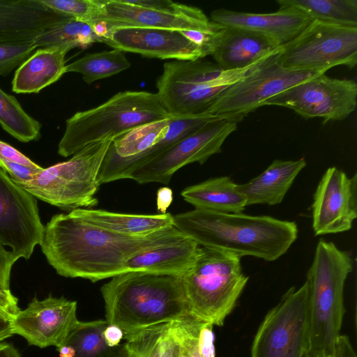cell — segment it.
<instances>
[{"label": "cell", "mask_w": 357, "mask_h": 357, "mask_svg": "<svg viewBox=\"0 0 357 357\" xmlns=\"http://www.w3.org/2000/svg\"><path fill=\"white\" fill-rule=\"evenodd\" d=\"M186 238L174 226L143 236H124L69 213L52 216L40 245L59 275L96 282L128 272L127 261L140 252Z\"/></svg>", "instance_id": "obj_1"}, {"label": "cell", "mask_w": 357, "mask_h": 357, "mask_svg": "<svg viewBox=\"0 0 357 357\" xmlns=\"http://www.w3.org/2000/svg\"><path fill=\"white\" fill-rule=\"evenodd\" d=\"M173 225L202 247L268 261L285 254L298 236L295 222L198 208L173 215Z\"/></svg>", "instance_id": "obj_2"}, {"label": "cell", "mask_w": 357, "mask_h": 357, "mask_svg": "<svg viewBox=\"0 0 357 357\" xmlns=\"http://www.w3.org/2000/svg\"><path fill=\"white\" fill-rule=\"evenodd\" d=\"M106 321L119 327L125 340L150 326L193 316L181 276L129 271L100 288Z\"/></svg>", "instance_id": "obj_3"}, {"label": "cell", "mask_w": 357, "mask_h": 357, "mask_svg": "<svg viewBox=\"0 0 357 357\" xmlns=\"http://www.w3.org/2000/svg\"><path fill=\"white\" fill-rule=\"evenodd\" d=\"M353 268L347 252L332 242H318L306 278L310 291L308 350L314 357L331 354L341 335L344 284Z\"/></svg>", "instance_id": "obj_4"}, {"label": "cell", "mask_w": 357, "mask_h": 357, "mask_svg": "<svg viewBox=\"0 0 357 357\" xmlns=\"http://www.w3.org/2000/svg\"><path fill=\"white\" fill-rule=\"evenodd\" d=\"M170 116L156 93L119 92L104 103L69 118L59 143L58 153L68 157L90 144Z\"/></svg>", "instance_id": "obj_5"}, {"label": "cell", "mask_w": 357, "mask_h": 357, "mask_svg": "<svg viewBox=\"0 0 357 357\" xmlns=\"http://www.w3.org/2000/svg\"><path fill=\"white\" fill-rule=\"evenodd\" d=\"M268 59L245 68L227 70L203 59L167 62L156 82V94L171 116H204L223 90L255 71Z\"/></svg>", "instance_id": "obj_6"}, {"label": "cell", "mask_w": 357, "mask_h": 357, "mask_svg": "<svg viewBox=\"0 0 357 357\" xmlns=\"http://www.w3.org/2000/svg\"><path fill=\"white\" fill-rule=\"evenodd\" d=\"M181 278L193 317L213 326L224 324L249 279L242 271L240 257L204 247Z\"/></svg>", "instance_id": "obj_7"}, {"label": "cell", "mask_w": 357, "mask_h": 357, "mask_svg": "<svg viewBox=\"0 0 357 357\" xmlns=\"http://www.w3.org/2000/svg\"><path fill=\"white\" fill-rule=\"evenodd\" d=\"M214 118L216 116H170L114 137L98 174L99 184L129 178L135 169L151 162Z\"/></svg>", "instance_id": "obj_8"}, {"label": "cell", "mask_w": 357, "mask_h": 357, "mask_svg": "<svg viewBox=\"0 0 357 357\" xmlns=\"http://www.w3.org/2000/svg\"><path fill=\"white\" fill-rule=\"evenodd\" d=\"M113 138L90 144L67 161L44 169L20 186L36 198L63 210L93 207L100 184L98 174Z\"/></svg>", "instance_id": "obj_9"}, {"label": "cell", "mask_w": 357, "mask_h": 357, "mask_svg": "<svg viewBox=\"0 0 357 357\" xmlns=\"http://www.w3.org/2000/svg\"><path fill=\"white\" fill-rule=\"evenodd\" d=\"M309 294L307 280L287 290L259 325L250 357H301L309 349Z\"/></svg>", "instance_id": "obj_10"}, {"label": "cell", "mask_w": 357, "mask_h": 357, "mask_svg": "<svg viewBox=\"0 0 357 357\" xmlns=\"http://www.w3.org/2000/svg\"><path fill=\"white\" fill-rule=\"evenodd\" d=\"M281 65L290 70L327 71L357 63V26L312 20L292 40L282 45Z\"/></svg>", "instance_id": "obj_11"}, {"label": "cell", "mask_w": 357, "mask_h": 357, "mask_svg": "<svg viewBox=\"0 0 357 357\" xmlns=\"http://www.w3.org/2000/svg\"><path fill=\"white\" fill-rule=\"evenodd\" d=\"M282 50V47H281ZM281 50L257 69L223 90L213 101L204 116L234 119L239 122L264 102L323 70H290L280 61Z\"/></svg>", "instance_id": "obj_12"}, {"label": "cell", "mask_w": 357, "mask_h": 357, "mask_svg": "<svg viewBox=\"0 0 357 357\" xmlns=\"http://www.w3.org/2000/svg\"><path fill=\"white\" fill-rule=\"evenodd\" d=\"M99 3L100 11L95 23L102 24L106 31L144 27L213 32L222 27L200 8L170 0H99Z\"/></svg>", "instance_id": "obj_13"}, {"label": "cell", "mask_w": 357, "mask_h": 357, "mask_svg": "<svg viewBox=\"0 0 357 357\" xmlns=\"http://www.w3.org/2000/svg\"><path fill=\"white\" fill-rule=\"evenodd\" d=\"M239 121L218 116L181 139L151 162L135 169L129 178L140 184L167 185L174 174L192 162L204 164L211 155L221 152L226 139L235 131Z\"/></svg>", "instance_id": "obj_14"}, {"label": "cell", "mask_w": 357, "mask_h": 357, "mask_svg": "<svg viewBox=\"0 0 357 357\" xmlns=\"http://www.w3.org/2000/svg\"><path fill=\"white\" fill-rule=\"evenodd\" d=\"M357 84L353 79L321 74L300 82L268 99L265 105L294 110L304 119L321 118L324 123L347 119L355 110Z\"/></svg>", "instance_id": "obj_15"}, {"label": "cell", "mask_w": 357, "mask_h": 357, "mask_svg": "<svg viewBox=\"0 0 357 357\" xmlns=\"http://www.w3.org/2000/svg\"><path fill=\"white\" fill-rule=\"evenodd\" d=\"M44 227L36 197L0 169V241L17 259H29Z\"/></svg>", "instance_id": "obj_16"}, {"label": "cell", "mask_w": 357, "mask_h": 357, "mask_svg": "<svg viewBox=\"0 0 357 357\" xmlns=\"http://www.w3.org/2000/svg\"><path fill=\"white\" fill-rule=\"evenodd\" d=\"M357 176L335 167L323 174L314 194L312 228L316 236L349 230L357 217Z\"/></svg>", "instance_id": "obj_17"}, {"label": "cell", "mask_w": 357, "mask_h": 357, "mask_svg": "<svg viewBox=\"0 0 357 357\" xmlns=\"http://www.w3.org/2000/svg\"><path fill=\"white\" fill-rule=\"evenodd\" d=\"M76 311L77 302L64 297L34 298L13 316V334L22 336L30 345L57 348L78 322Z\"/></svg>", "instance_id": "obj_18"}, {"label": "cell", "mask_w": 357, "mask_h": 357, "mask_svg": "<svg viewBox=\"0 0 357 357\" xmlns=\"http://www.w3.org/2000/svg\"><path fill=\"white\" fill-rule=\"evenodd\" d=\"M103 43L124 52L162 59L196 60L202 49L181 31L144 27L115 28L107 31Z\"/></svg>", "instance_id": "obj_19"}, {"label": "cell", "mask_w": 357, "mask_h": 357, "mask_svg": "<svg viewBox=\"0 0 357 357\" xmlns=\"http://www.w3.org/2000/svg\"><path fill=\"white\" fill-rule=\"evenodd\" d=\"M210 20L222 26L248 30L264 36L279 46L295 38L312 21L301 10L280 7L271 13L237 12L225 8L214 10Z\"/></svg>", "instance_id": "obj_20"}, {"label": "cell", "mask_w": 357, "mask_h": 357, "mask_svg": "<svg viewBox=\"0 0 357 357\" xmlns=\"http://www.w3.org/2000/svg\"><path fill=\"white\" fill-rule=\"evenodd\" d=\"M281 47L257 33L222 26L217 34L211 56L223 70L242 69L277 54Z\"/></svg>", "instance_id": "obj_21"}, {"label": "cell", "mask_w": 357, "mask_h": 357, "mask_svg": "<svg viewBox=\"0 0 357 357\" xmlns=\"http://www.w3.org/2000/svg\"><path fill=\"white\" fill-rule=\"evenodd\" d=\"M64 17L38 0H0V42L33 40Z\"/></svg>", "instance_id": "obj_22"}, {"label": "cell", "mask_w": 357, "mask_h": 357, "mask_svg": "<svg viewBox=\"0 0 357 357\" xmlns=\"http://www.w3.org/2000/svg\"><path fill=\"white\" fill-rule=\"evenodd\" d=\"M196 317L156 324L125 339L128 357H181L186 335Z\"/></svg>", "instance_id": "obj_23"}, {"label": "cell", "mask_w": 357, "mask_h": 357, "mask_svg": "<svg viewBox=\"0 0 357 357\" xmlns=\"http://www.w3.org/2000/svg\"><path fill=\"white\" fill-rule=\"evenodd\" d=\"M202 247L194 240H184L169 245L140 252L126 263L128 272L182 276L190 270L201 255Z\"/></svg>", "instance_id": "obj_24"}, {"label": "cell", "mask_w": 357, "mask_h": 357, "mask_svg": "<svg viewBox=\"0 0 357 357\" xmlns=\"http://www.w3.org/2000/svg\"><path fill=\"white\" fill-rule=\"evenodd\" d=\"M306 166L304 158L296 160H275L259 175L248 182L237 185L246 204H280L297 175Z\"/></svg>", "instance_id": "obj_25"}, {"label": "cell", "mask_w": 357, "mask_h": 357, "mask_svg": "<svg viewBox=\"0 0 357 357\" xmlns=\"http://www.w3.org/2000/svg\"><path fill=\"white\" fill-rule=\"evenodd\" d=\"M66 48H38L15 71L12 81L17 93H37L66 73Z\"/></svg>", "instance_id": "obj_26"}, {"label": "cell", "mask_w": 357, "mask_h": 357, "mask_svg": "<svg viewBox=\"0 0 357 357\" xmlns=\"http://www.w3.org/2000/svg\"><path fill=\"white\" fill-rule=\"evenodd\" d=\"M72 215L109 231L129 236L151 234L173 225V215L160 214H128L100 209L77 208Z\"/></svg>", "instance_id": "obj_27"}, {"label": "cell", "mask_w": 357, "mask_h": 357, "mask_svg": "<svg viewBox=\"0 0 357 357\" xmlns=\"http://www.w3.org/2000/svg\"><path fill=\"white\" fill-rule=\"evenodd\" d=\"M229 176L213 178L188 186L181 192L195 208L219 213H239L247 206L245 197Z\"/></svg>", "instance_id": "obj_28"}, {"label": "cell", "mask_w": 357, "mask_h": 357, "mask_svg": "<svg viewBox=\"0 0 357 357\" xmlns=\"http://www.w3.org/2000/svg\"><path fill=\"white\" fill-rule=\"evenodd\" d=\"M105 33L100 24L64 17L37 35L33 43L37 48L85 49L94 43H103Z\"/></svg>", "instance_id": "obj_29"}, {"label": "cell", "mask_w": 357, "mask_h": 357, "mask_svg": "<svg viewBox=\"0 0 357 357\" xmlns=\"http://www.w3.org/2000/svg\"><path fill=\"white\" fill-rule=\"evenodd\" d=\"M108 325L109 323L102 319L78 321L62 344L73 349L74 357H128L126 342L116 347L107 344L104 331Z\"/></svg>", "instance_id": "obj_30"}, {"label": "cell", "mask_w": 357, "mask_h": 357, "mask_svg": "<svg viewBox=\"0 0 357 357\" xmlns=\"http://www.w3.org/2000/svg\"><path fill=\"white\" fill-rule=\"evenodd\" d=\"M280 7L296 8L312 20L357 26V0H278Z\"/></svg>", "instance_id": "obj_31"}, {"label": "cell", "mask_w": 357, "mask_h": 357, "mask_svg": "<svg viewBox=\"0 0 357 357\" xmlns=\"http://www.w3.org/2000/svg\"><path fill=\"white\" fill-rule=\"evenodd\" d=\"M131 63L125 52L114 49L110 51L86 54L66 66V73H77L86 84L116 75L128 68Z\"/></svg>", "instance_id": "obj_32"}, {"label": "cell", "mask_w": 357, "mask_h": 357, "mask_svg": "<svg viewBox=\"0 0 357 357\" xmlns=\"http://www.w3.org/2000/svg\"><path fill=\"white\" fill-rule=\"evenodd\" d=\"M0 125L20 142L40 137V123L29 116L13 96L0 88Z\"/></svg>", "instance_id": "obj_33"}, {"label": "cell", "mask_w": 357, "mask_h": 357, "mask_svg": "<svg viewBox=\"0 0 357 357\" xmlns=\"http://www.w3.org/2000/svg\"><path fill=\"white\" fill-rule=\"evenodd\" d=\"M47 8L79 21L95 23L100 6L99 0H38Z\"/></svg>", "instance_id": "obj_34"}, {"label": "cell", "mask_w": 357, "mask_h": 357, "mask_svg": "<svg viewBox=\"0 0 357 357\" xmlns=\"http://www.w3.org/2000/svg\"><path fill=\"white\" fill-rule=\"evenodd\" d=\"M37 49L33 40L0 42V76L7 75L19 67Z\"/></svg>", "instance_id": "obj_35"}, {"label": "cell", "mask_w": 357, "mask_h": 357, "mask_svg": "<svg viewBox=\"0 0 357 357\" xmlns=\"http://www.w3.org/2000/svg\"><path fill=\"white\" fill-rule=\"evenodd\" d=\"M1 169L18 185L32 180L43 168L32 169L23 165L0 160Z\"/></svg>", "instance_id": "obj_36"}, {"label": "cell", "mask_w": 357, "mask_h": 357, "mask_svg": "<svg viewBox=\"0 0 357 357\" xmlns=\"http://www.w3.org/2000/svg\"><path fill=\"white\" fill-rule=\"evenodd\" d=\"M206 323L197 318L193 321L184 340L181 357H201L199 338L201 329Z\"/></svg>", "instance_id": "obj_37"}, {"label": "cell", "mask_w": 357, "mask_h": 357, "mask_svg": "<svg viewBox=\"0 0 357 357\" xmlns=\"http://www.w3.org/2000/svg\"><path fill=\"white\" fill-rule=\"evenodd\" d=\"M17 259L0 241V289L10 291V276L13 265Z\"/></svg>", "instance_id": "obj_38"}, {"label": "cell", "mask_w": 357, "mask_h": 357, "mask_svg": "<svg viewBox=\"0 0 357 357\" xmlns=\"http://www.w3.org/2000/svg\"><path fill=\"white\" fill-rule=\"evenodd\" d=\"M0 160L19 163L32 169L42 168L8 144L0 141Z\"/></svg>", "instance_id": "obj_39"}, {"label": "cell", "mask_w": 357, "mask_h": 357, "mask_svg": "<svg viewBox=\"0 0 357 357\" xmlns=\"http://www.w3.org/2000/svg\"><path fill=\"white\" fill-rule=\"evenodd\" d=\"M319 357H357V355L349 337L347 335H341L337 339L333 353Z\"/></svg>", "instance_id": "obj_40"}, {"label": "cell", "mask_w": 357, "mask_h": 357, "mask_svg": "<svg viewBox=\"0 0 357 357\" xmlns=\"http://www.w3.org/2000/svg\"><path fill=\"white\" fill-rule=\"evenodd\" d=\"M0 307L13 316L20 311L17 305V298L12 294L10 291L0 289Z\"/></svg>", "instance_id": "obj_41"}, {"label": "cell", "mask_w": 357, "mask_h": 357, "mask_svg": "<svg viewBox=\"0 0 357 357\" xmlns=\"http://www.w3.org/2000/svg\"><path fill=\"white\" fill-rule=\"evenodd\" d=\"M13 316L0 307V342L13 335Z\"/></svg>", "instance_id": "obj_42"}, {"label": "cell", "mask_w": 357, "mask_h": 357, "mask_svg": "<svg viewBox=\"0 0 357 357\" xmlns=\"http://www.w3.org/2000/svg\"><path fill=\"white\" fill-rule=\"evenodd\" d=\"M173 201L172 190L168 187L160 188L156 195V205L158 211L165 213Z\"/></svg>", "instance_id": "obj_43"}, {"label": "cell", "mask_w": 357, "mask_h": 357, "mask_svg": "<svg viewBox=\"0 0 357 357\" xmlns=\"http://www.w3.org/2000/svg\"><path fill=\"white\" fill-rule=\"evenodd\" d=\"M124 333L117 326L109 324L104 331V337L109 347H116L120 344L123 339Z\"/></svg>", "instance_id": "obj_44"}, {"label": "cell", "mask_w": 357, "mask_h": 357, "mask_svg": "<svg viewBox=\"0 0 357 357\" xmlns=\"http://www.w3.org/2000/svg\"><path fill=\"white\" fill-rule=\"evenodd\" d=\"M0 357H21L17 349L8 343L0 344Z\"/></svg>", "instance_id": "obj_45"}, {"label": "cell", "mask_w": 357, "mask_h": 357, "mask_svg": "<svg viewBox=\"0 0 357 357\" xmlns=\"http://www.w3.org/2000/svg\"><path fill=\"white\" fill-rule=\"evenodd\" d=\"M59 357H74L75 353L72 347L66 344H61L57 347Z\"/></svg>", "instance_id": "obj_46"}, {"label": "cell", "mask_w": 357, "mask_h": 357, "mask_svg": "<svg viewBox=\"0 0 357 357\" xmlns=\"http://www.w3.org/2000/svg\"><path fill=\"white\" fill-rule=\"evenodd\" d=\"M301 357H314V356L310 354V352L308 350H307L303 353V354L302 355Z\"/></svg>", "instance_id": "obj_47"}]
</instances>
